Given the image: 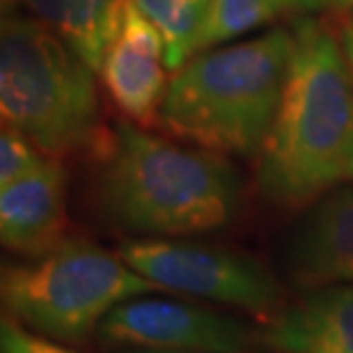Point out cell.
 Returning a JSON list of instances; mask_svg holds the SVG:
<instances>
[{
    "label": "cell",
    "instance_id": "6da1fadb",
    "mask_svg": "<svg viewBox=\"0 0 353 353\" xmlns=\"http://www.w3.org/2000/svg\"><path fill=\"white\" fill-rule=\"evenodd\" d=\"M353 179V81L340 41L326 26L303 19L262 145L257 181L268 200L301 207Z\"/></svg>",
    "mask_w": 353,
    "mask_h": 353
},
{
    "label": "cell",
    "instance_id": "7a4b0ae2",
    "mask_svg": "<svg viewBox=\"0 0 353 353\" xmlns=\"http://www.w3.org/2000/svg\"><path fill=\"white\" fill-rule=\"evenodd\" d=\"M99 188L117 225L165 236L228 225L241 190L223 154L188 150L126 122L105 145Z\"/></svg>",
    "mask_w": 353,
    "mask_h": 353
},
{
    "label": "cell",
    "instance_id": "3957f363",
    "mask_svg": "<svg viewBox=\"0 0 353 353\" xmlns=\"http://www.w3.org/2000/svg\"><path fill=\"white\" fill-rule=\"evenodd\" d=\"M294 32L273 28L241 44L195 53L168 83L159 122L216 154L262 150L285 90Z\"/></svg>",
    "mask_w": 353,
    "mask_h": 353
},
{
    "label": "cell",
    "instance_id": "277c9868",
    "mask_svg": "<svg viewBox=\"0 0 353 353\" xmlns=\"http://www.w3.org/2000/svg\"><path fill=\"white\" fill-rule=\"evenodd\" d=\"M0 115L48 159L99 140L94 69L39 19L12 14L0 30Z\"/></svg>",
    "mask_w": 353,
    "mask_h": 353
},
{
    "label": "cell",
    "instance_id": "5b68a950",
    "mask_svg": "<svg viewBox=\"0 0 353 353\" xmlns=\"http://www.w3.org/2000/svg\"><path fill=\"white\" fill-rule=\"evenodd\" d=\"M159 287L119 255L88 241H62L32 262L3 268L5 314L62 342H83L119 303Z\"/></svg>",
    "mask_w": 353,
    "mask_h": 353
},
{
    "label": "cell",
    "instance_id": "8992f818",
    "mask_svg": "<svg viewBox=\"0 0 353 353\" xmlns=\"http://www.w3.org/2000/svg\"><path fill=\"white\" fill-rule=\"evenodd\" d=\"M119 257L159 289L266 314L282 301L278 280L257 259L221 245L133 241Z\"/></svg>",
    "mask_w": 353,
    "mask_h": 353
},
{
    "label": "cell",
    "instance_id": "52a82bcc",
    "mask_svg": "<svg viewBox=\"0 0 353 353\" xmlns=\"http://www.w3.org/2000/svg\"><path fill=\"white\" fill-rule=\"evenodd\" d=\"M99 340L110 347L183 353H241L252 330L216 310L165 299H129L103 316Z\"/></svg>",
    "mask_w": 353,
    "mask_h": 353
},
{
    "label": "cell",
    "instance_id": "ba28073f",
    "mask_svg": "<svg viewBox=\"0 0 353 353\" xmlns=\"http://www.w3.org/2000/svg\"><path fill=\"white\" fill-rule=\"evenodd\" d=\"M163 58V37L131 0L99 74L117 108L140 126L159 119L168 90Z\"/></svg>",
    "mask_w": 353,
    "mask_h": 353
},
{
    "label": "cell",
    "instance_id": "9c48e42d",
    "mask_svg": "<svg viewBox=\"0 0 353 353\" xmlns=\"http://www.w3.org/2000/svg\"><path fill=\"white\" fill-rule=\"evenodd\" d=\"M67 174L46 159L23 179L0 188V236L5 248L28 257L46 255L65 241Z\"/></svg>",
    "mask_w": 353,
    "mask_h": 353
},
{
    "label": "cell",
    "instance_id": "30bf717a",
    "mask_svg": "<svg viewBox=\"0 0 353 353\" xmlns=\"http://www.w3.org/2000/svg\"><path fill=\"white\" fill-rule=\"evenodd\" d=\"M285 264L299 287L353 282V188L328 195L303 218L287 243Z\"/></svg>",
    "mask_w": 353,
    "mask_h": 353
},
{
    "label": "cell",
    "instance_id": "8fae6325",
    "mask_svg": "<svg viewBox=\"0 0 353 353\" xmlns=\"http://www.w3.org/2000/svg\"><path fill=\"white\" fill-rule=\"evenodd\" d=\"M262 342L282 353H353V285L321 287L280 310Z\"/></svg>",
    "mask_w": 353,
    "mask_h": 353
},
{
    "label": "cell",
    "instance_id": "7c38bea8",
    "mask_svg": "<svg viewBox=\"0 0 353 353\" xmlns=\"http://www.w3.org/2000/svg\"><path fill=\"white\" fill-rule=\"evenodd\" d=\"M41 23L58 34L83 62L101 72L103 58L124 19L119 0H23Z\"/></svg>",
    "mask_w": 353,
    "mask_h": 353
},
{
    "label": "cell",
    "instance_id": "4fadbf2b",
    "mask_svg": "<svg viewBox=\"0 0 353 353\" xmlns=\"http://www.w3.org/2000/svg\"><path fill=\"white\" fill-rule=\"evenodd\" d=\"M136 7L161 32L165 46L168 72H176L195 55L209 10V0H133Z\"/></svg>",
    "mask_w": 353,
    "mask_h": 353
},
{
    "label": "cell",
    "instance_id": "5bb4252c",
    "mask_svg": "<svg viewBox=\"0 0 353 353\" xmlns=\"http://www.w3.org/2000/svg\"><path fill=\"white\" fill-rule=\"evenodd\" d=\"M285 10L282 0H209L195 53L266 26ZM287 12V10H285Z\"/></svg>",
    "mask_w": 353,
    "mask_h": 353
},
{
    "label": "cell",
    "instance_id": "9a60e30c",
    "mask_svg": "<svg viewBox=\"0 0 353 353\" xmlns=\"http://www.w3.org/2000/svg\"><path fill=\"white\" fill-rule=\"evenodd\" d=\"M44 161L46 159H41L37 145L30 138L3 124V133H0V188L34 172Z\"/></svg>",
    "mask_w": 353,
    "mask_h": 353
},
{
    "label": "cell",
    "instance_id": "2e32d148",
    "mask_svg": "<svg viewBox=\"0 0 353 353\" xmlns=\"http://www.w3.org/2000/svg\"><path fill=\"white\" fill-rule=\"evenodd\" d=\"M0 353H79L62 344L53 342L51 337L28 333L17 319L3 316L0 321Z\"/></svg>",
    "mask_w": 353,
    "mask_h": 353
},
{
    "label": "cell",
    "instance_id": "e0dca14e",
    "mask_svg": "<svg viewBox=\"0 0 353 353\" xmlns=\"http://www.w3.org/2000/svg\"><path fill=\"white\" fill-rule=\"evenodd\" d=\"M340 41H342V51H344V58H347V65H349V74H351V81H353V17H351V19L347 21V26L342 28Z\"/></svg>",
    "mask_w": 353,
    "mask_h": 353
},
{
    "label": "cell",
    "instance_id": "ac0fdd59",
    "mask_svg": "<svg viewBox=\"0 0 353 353\" xmlns=\"http://www.w3.org/2000/svg\"><path fill=\"white\" fill-rule=\"evenodd\" d=\"M326 3L328 0H282L287 12H314Z\"/></svg>",
    "mask_w": 353,
    "mask_h": 353
},
{
    "label": "cell",
    "instance_id": "d6986e66",
    "mask_svg": "<svg viewBox=\"0 0 353 353\" xmlns=\"http://www.w3.org/2000/svg\"><path fill=\"white\" fill-rule=\"evenodd\" d=\"M122 353H183V351H145V349H131V351H122Z\"/></svg>",
    "mask_w": 353,
    "mask_h": 353
},
{
    "label": "cell",
    "instance_id": "ffe728a7",
    "mask_svg": "<svg viewBox=\"0 0 353 353\" xmlns=\"http://www.w3.org/2000/svg\"><path fill=\"white\" fill-rule=\"evenodd\" d=\"M337 5H353V0H335Z\"/></svg>",
    "mask_w": 353,
    "mask_h": 353
}]
</instances>
